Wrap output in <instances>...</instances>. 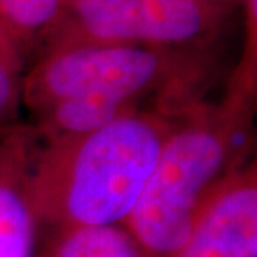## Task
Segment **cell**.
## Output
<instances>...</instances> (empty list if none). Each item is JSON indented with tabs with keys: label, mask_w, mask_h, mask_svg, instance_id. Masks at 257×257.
I'll return each instance as SVG.
<instances>
[{
	"label": "cell",
	"mask_w": 257,
	"mask_h": 257,
	"mask_svg": "<svg viewBox=\"0 0 257 257\" xmlns=\"http://www.w3.org/2000/svg\"><path fill=\"white\" fill-rule=\"evenodd\" d=\"M171 128L162 117L136 112L89 134L50 137L27 166L39 222L55 229L124 224Z\"/></svg>",
	"instance_id": "1"
},
{
	"label": "cell",
	"mask_w": 257,
	"mask_h": 257,
	"mask_svg": "<svg viewBox=\"0 0 257 257\" xmlns=\"http://www.w3.org/2000/svg\"><path fill=\"white\" fill-rule=\"evenodd\" d=\"M242 131L227 112L172 127L136 209L124 222L147 257L184 242L212 195L244 164Z\"/></svg>",
	"instance_id": "2"
},
{
	"label": "cell",
	"mask_w": 257,
	"mask_h": 257,
	"mask_svg": "<svg viewBox=\"0 0 257 257\" xmlns=\"http://www.w3.org/2000/svg\"><path fill=\"white\" fill-rule=\"evenodd\" d=\"M169 72V60L146 45H79L37 67L25 85V99L37 110L69 97L92 94L137 102L157 89Z\"/></svg>",
	"instance_id": "3"
},
{
	"label": "cell",
	"mask_w": 257,
	"mask_h": 257,
	"mask_svg": "<svg viewBox=\"0 0 257 257\" xmlns=\"http://www.w3.org/2000/svg\"><path fill=\"white\" fill-rule=\"evenodd\" d=\"M79 20L100 44H179L204 32L199 0H75Z\"/></svg>",
	"instance_id": "4"
},
{
	"label": "cell",
	"mask_w": 257,
	"mask_h": 257,
	"mask_svg": "<svg viewBox=\"0 0 257 257\" xmlns=\"http://www.w3.org/2000/svg\"><path fill=\"white\" fill-rule=\"evenodd\" d=\"M167 257H257V172L245 164L212 195Z\"/></svg>",
	"instance_id": "5"
},
{
	"label": "cell",
	"mask_w": 257,
	"mask_h": 257,
	"mask_svg": "<svg viewBox=\"0 0 257 257\" xmlns=\"http://www.w3.org/2000/svg\"><path fill=\"white\" fill-rule=\"evenodd\" d=\"M30 154L22 139L0 142V257L37 255L40 222L29 194Z\"/></svg>",
	"instance_id": "6"
},
{
	"label": "cell",
	"mask_w": 257,
	"mask_h": 257,
	"mask_svg": "<svg viewBox=\"0 0 257 257\" xmlns=\"http://www.w3.org/2000/svg\"><path fill=\"white\" fill-rule=\"evenodd\" d=\"M50 137L82 136L136 114V102L110 95H77L57 100L40 110Z\"/></svg>",
	"instance_id": "7"
},
{
	"label": "cell",
	"mask_w": 257,
	"mask_h": 257,
	"mask_svg": "<svg viewBox=\"0 0 257 257\" xmlns=\"http://www.w3.org/2000/svg\"><path fill=\"white\" fill-rule=\"evenodd\" d=\"M45 257H147L124 224L55 229Z\"/></svg>",
	"instance_id": "8"
},
{
	"label": "cell",
	"mask_w": 257,
	"mask_h": 257,
	"mask_svg": "<svg viewBox=\"0 0 257 257\" xmlns=\"http://www.w3.org/2000/svg\"><path fill=\"white\" fill-rule=\"evenodd\" d=\"M62 0H0V17L19 29L35 30L55 17Z\"/></svg>",
	"instance_id": "9"
},
{
	"label": "cell",
	"mask_w": 257,
	"mask_h": 257,
	"mask_svg": "<svg viewBox=\"0 0 257 257\" xmlns=\"http://www.w3.org/2000/svg\"><path fill=\"white\" fill-rule=\"evenodd\" d=\"M20 94L19 60L10 45L0 42V120L14 110Z\"/></svg>",
	"instance_id": "10"
}]
</instances>
